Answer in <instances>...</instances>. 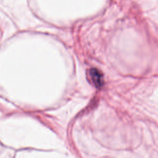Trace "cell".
Wrapping results in <instances>:
<instances>
[{"instance_id":"1","label":"cell","mask_w":158,"mask_h":158,"mask_svg":"<svg viewBox=\"0 0 158 158\" xmlns=\"http://www.w3.org/2000/svg\"><path fill=\"white\" fill-rule=\"evenodd\" d=\"M90 76L91 80L97 88H100L103 85L102 75L97 69H91L90 70Z\"/></svg>"}]
</instances>
